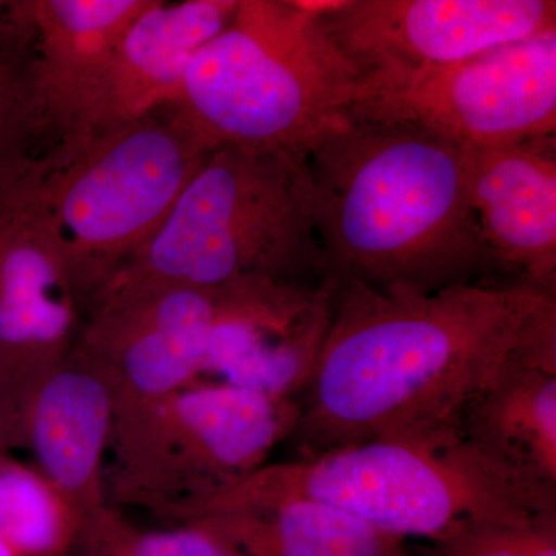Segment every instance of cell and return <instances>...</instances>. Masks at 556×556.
<instances>
[{"label":"cell","mask_w":556,"mask_h":556,"mask_svg":"<svg viewBox=\"0 0 556 556\" xmlns=\"http://www.w3.org/2000/svg\"><path fill=\"white\" fill-rule=\"evenodd\" d=\"M298 420L295 399L219 380L119 402L105 467L109 506L144 507L156 517L232 489L266 466Z\"/></svg>","instance_id":"52a82bcc"},{"label":"cell","mask_w":556,"mask_h":556,"mask_svg":"<svg viewBox=\"0 0 556 556\" xmlns=\"http://www.w3.org/2000/svg\"><path fill=\"white\" fill-rule=\"evenodd\" d=\"M163 110L43 155V188L80 300L155 236L214 150L177 109Z\"/></svg>","instance_id":"8992f818"},{"label":"cell","mask_w":556,"mask_h":556,"mask_svg":"<svg viewBox=\"0 0 556 556\" xmlns=\"http://www.w3.org/2000/svg\"><path fill=\"white\" fill-rule=\"evenodd\" d=\"M361 98L353 65L298 0H240L190 62L177 109L212 148L305 153Z\"/></svg>","instance_id":"5b68a950"},{"label":"cell","mask_w":556,"mask_h":556,"mask_svg":"<svg viewBox=\"0 0 556 556\" xmlns=\"http://www.w3.org/2000/svg\"><path fill=\"white\" fill-rule=\"evenodd\" d=\"M0 556H21L0 533Z\"/></svg>","instance_id":"cb8c5ba5"},{"label":"cell","mask_w":556,"mask_h":556,"mask_svg":"<svg viewBox=\"0 0 556 556\" xmlns=\"http://www.w3.org/2000/svg\"><path fill=\"white\" fill-rule=\"evenodd\" d=\"M232 538L248 556H408L404 540L313 500L199 518Z\"/></svg>","instance_id":"ac0fdd59"},{"label":"cell","mask_w":556,"mask_h":556,"mask_svg":"<svg viewBox=\"0 0 556 556\" xmlns=\"http://www.w3.org/2000/svg\"><path fill=\"white\" fill-rule=\"evenodd\" d=\"M225 288L100 291L73 348L105 376L116 404L164 396L203 378Z\"/></svg>","instance_id":"8fae6325"},{"label":"cell","mask_w":556,"mask_h":556,"mask_svg":"<svg viewBox=\"0 0 556 556\" xmlns=\"http://www.w3.org/2000/svg\"><path fill=\"white\" fill-rule=\"evenodd\" d=\"M46 159L0 189V419L21 431L36 388L79 334L78 291L43 188Z\"/></svg>","instance_id":"ba28073f"},{"label":"cell","mask_w":556,"mask_h":556,"mask_svg":"<svg viewBox=\"0 0 556 556\" xmlns=\"http://www.w3.org/2000/svg\"><path fill=\"white\" fill-rule=\"evenodd\" d=\"M239 3L153 0L130 25L72 134L58 146L108 134L174 104L190 62L228 27Z\"/></svg>","instance_id":"5bb4252c"},{"label":"cell","mask_w":556,"mask_h":556,"mask_svg":"<svg viewBox=\"0 0 556 556\" xmlns=\"http://www.w3.org/2000/svg\"><path fill=\"white\" fill-rule=\"evenodd\" d=\"M408 124L457 148L556 135V30L428 73L348 110Z\"/></svg>","instance_id":"30bf717a"},{"label":"cell","mask_w":556,"mask_h":556,"mask_svg":"<svg viewBox=\"0 0 556 556\" xmlns=\"http://www.w3.org/2000/svg\"><path fill=\"white\" fill-rule=\"evenodd\" d=\"M79 541L89 556H248L232 538L204 519L144 530L110 506L83 526Z\"/></svg>","instance_id":"ffe728a7"},{"label":"cell","mask_w":556,"mask_h":556,"mask_svg":"<svg viewBox=\"0 0 556 556\" xmlns=\"http://www.w3.org/2000/svg\"><path fill=\"white\" fill-rule=\"evenodd\" d=\"M430 556H556V515L527 522L460 527L433 543Z\"/></svg>","instance_id":"7402d4cb"},{"label":"cell","mask_w":556,"mask_h":556,"mask_svg":"<svg viewBox=\"0 0 556 556\" xmlns=\"http://www.w3.org/2000/svg\"><path fill=\"white\" fill-rule=\"evenodd\" d=\"M76 507L36 467L0 464V533L21 556H65L79 541Z\"/></svg>","instance_id":"d6986e66"},{"label":"cell","mask_w":556,"mask_h":556,"mask_svg":"<svg viewBox=\"0 0 556 556\" xmlns=\"http://www.w3.org/2000/svg\"><path fill=\"white\" fill-rule=\"evenodd\" d=\"M303 156L338 280L416 294L515 280L486 247L468 203L460 149L452 142L345 112Z\"/></svg>","instance_id":"7a4b0ae2"},{"label":"cell","mask_w":556,"mask_h":556,"mask_svg":"<svg viewBox=\"0 0 556 556\" xmlns=\"http://www.w3.org/2000/svg\"><path fill=\"white\" fill-rule=\"evenodd\" d=\"M320 20L356 70L361 102L485 51L556 30V2L342 0Z\"/></svg>","instance_id":"9c48e42d"},{"label":"cell","mask_w":556,"mask_h":556,"mask_svg":"<svg viewBox=\"0 0 556 556\" xmlns=\"http://www.w3.org/2000/svg\"><path fill=\"white\" fill-rule=\"evenodd\" d=\"M468 203L508 277L556 289L555 137L459 148Z\"/></svg>","instance_id":"4fadbf2b"},{"label":"cell","mask_w":556,"mask_h":556,"mask_svg":"<svg viewBox=\"0 0 556 556\" xmlns=\"http://www.w3.org/2000/svg\"><path fill=\"white\" fill-rule=\"evenodd\" d=\"M408 556H430V555H413L412 552H409Z\"/></svg>","instance_id":"484cf974"},{"label":"cell","mask_w":556,"mask_h":556,"mask_svg":"<svg viewBox=\"0 0 556 556\" xmlns=\"http://www.w3.org/2000/svg\"><path fill=\"white\" fill-rule=\"evenodd\" d=\"M338 278L318 283L247 281L223 292L203 376L298 399L331 325Z\"/></svg>","instance_id":"7c38bea8"},{"label":"cell","mask_w":556,"mask_h":556,"mask_svg":"<svg viewBox=\"0 0 556 556\" xmlns=\"http://www.w3.org/2000/svg\"><path fill=\"white\" fill-rule=\"evenodd\" d=\"M11 452H13V450H11L9 442H7V439L0 433V464H2L7 457L11 456Z\"/></svg>","instance_id":"d4e9b609"},{"label":"cell","mask_w":556,"mask_h":556,"mask_svg":"<svg viewBox=\"0 0 556 556\" xmlns=\"http://www.w3.org/2000/svg\"><path fill=\"white\" fill-rule=\"evenodd\" d=\"M457 426L497 467L556 490V361L511 362L468 399Z\"/></svg>","instance_id":"e0dca14e"},{"label":"cell","mask_w":556,"mask_h":556,"mask_svg":"<svg viewBox=\"0 0 556 556\" xmlns=\"http://www.w3.org/2000/svg\"><path fill=\"white\" fill-rule=\"evenodd\" d=\"M153 0H25L35 30L33 76L49 135L68 138L121 40ZM56 144V146H58Z\"/></svg>","instance_id":"2e32d148"},{"label":"cell","mask_w":556,"mask_h":556,"mask_svg":"<svg viewBox=\"0 0 556 556\" xmlns=\"http://www.w3.org/2000/svg\"><path fill=\"white\" fill-rule=\"evenodd\" d=\"M35 50V30L25 0L0 2V53Z\"/></svg>","instance_id":"603a6c76"},{"label":"cell","mask_w":556,"mask_h":556,"mask_svg":"<svg viewBox=\"0 0 556 556\" xmlns=\"http://www.w3.org/2000/svg\"><path fill=\"white\" fill-rule=\"evenodd\" d=\"M525 357L556 361V289L497 280L416 294L338 280L289 441L298 457H316L455 424L468 399Z\"/></svg>","instance_id":"6da1fadb"},{"label":"cell","mask_w":556,"mask_h":556,"mask_svg":"<svg viewBox=\"0 0 556 556\" xmlns=\"http://www.w3.org/2000/svg\"><path fill=\"white\" fill-rule=\"evenodd\" d=\"M313 500L380 532L437 543L460 527L556 515V490L486 459L457 422L390 434L260 468L239 485L161 514L170 525Z\"/></svg>","instance_id":"3957f363"},{"label":"cell","mask_w":556,"mask_h":556,"mask_svg":"<svg viewBox=\"0 0 556 556\" xmlns=\"http://www.w3.org/2000/svg\"><path fill=\"white\" fill-rule=\"evenodd\" d=\"M35 50L0 53V189L36 167V142L49 135L33 76Z\"/></svg>","instance_id":"44dd1931"},{"label":"cell","mask_w":556,"mask_h":556,"mask_svg":"<svg viewBox=\"0 0 556 556\" xmlns=\"http://www.w3.org/2000/svg\"><path fill=\"white\" fill-rule=\"evenodd\" d=\"M115 405L105 376L72 350L36 388L22 424V448L76 507L83 526L109 507L104 459Z\"/></svg>","instance_id":"9a60e30c"},{"label":"cell","mask_w":556,"mask_h":556,"mask_svg":"<svg viewBox=\"0 0 556 556\" xmlns=\"http://www.w3.org/2000/svg\"><path fill=\"white\" fill-rule=\"evenodd\" d=\"M331 277L303 153L219 146L155 236L100 291Z\"/></svg>","instance_id":"277c9868"}]
</instances>
